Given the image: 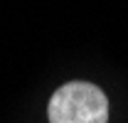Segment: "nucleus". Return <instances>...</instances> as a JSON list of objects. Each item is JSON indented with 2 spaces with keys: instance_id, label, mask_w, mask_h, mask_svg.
<instances>
[{
  "instance_id": "nucleus-1",
  "label": "nucleus",
  "mask_w": 128,
  "mask_h": 123,
  "mask_svg": "<svg viewBox=\"0 0 128 123\" xmlns=\"http://www.w3.org/2000/svg\"><path fill=\"white\" fill-rule=\"evenodd\" d=\"M49 123H106L108 98L89 81H69L59 86L47 108Z\"/></svg>"
}]
</instances>
